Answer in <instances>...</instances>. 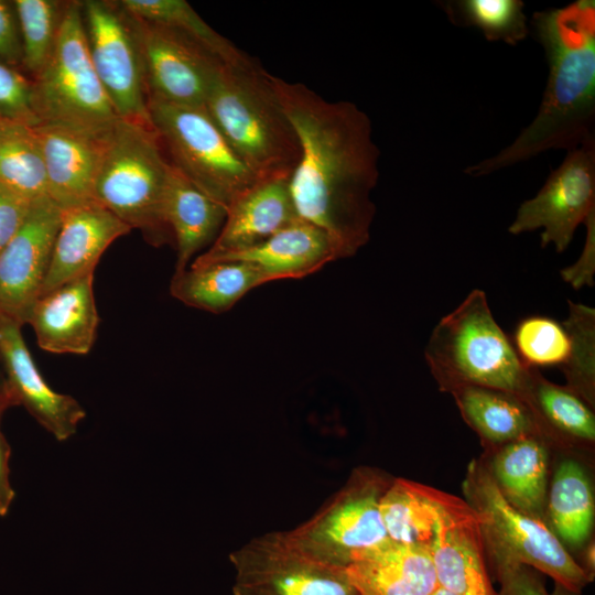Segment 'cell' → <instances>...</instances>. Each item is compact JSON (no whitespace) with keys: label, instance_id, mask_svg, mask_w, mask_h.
Instances as JSON below:
<instances>
[{"label":"cell","instance_id":"obj_41","mask_svg":"<svg viewBox=\"0 0 595 595\" xmlns=\"http://www.w3.org/2000/svg\"><path fill=\"white\" fill-rule=\"evenodd\" d=\"M11 404H15L7 388L0 390V418ZM10 446L0 430V516H6L14 498V490L9 480Z\"/></svg>","mask_w":595,"mask_h":595},{"label":"cell","instance_id":"obj_15","mask_svg":"<svg viewBox=\"0 0 595 595\" xmlns=\"http://www.w3.org/2000/svg\"><path fill=\"white\" fill-rule=\"evenodd\" d=\"M429 548L439 587L455 595H497L485 564L480 519L465 499L444 494Z\"/></svg>","mask_w":595,"mask_h":595},{"label":"cell","instance_id":"obj_30","mask_svg":"<svg viewBox=\"0 0 595 595\" xmlns=\"http://www.w3.org/2000/svg\"><path fill=\"white\" fill-rule=\"evenodd\" d=\"M0 183L29 201L47 195L44 163L33 126L0 118Z\"/></svg>","mask_w":595,"mask_h":595},{"label":"cell","instance_id":"obj_7","mask_svg":"<svg viewBox=\"0 0 595 595\" xmlns=\"http://www.w3.org/2000/svg\"><path fill=\"white\" fill-rule=\"evenodd\" d=\"M463 491L479 516L484 549L495 571L527 565L577 593L591 582L545 522L506 501L482 462L472 461L468 465Z\"/></svg>","mask_w":595,"mask_h":595},{"label":"cell","instance_id":"obj_8","mask_svg":"<svg viewBox=\"0 0 595 595\" xmlns=\"http://www.w3.org/2000/svg\"><path fill=\"white\" fill-rule=\"evenodd\" d=\"M150 120L170 164L226 208L259 178L203 107L149 100Z\"/></svg>","mask_w":595,"mask_h":595},{"label":"cell","instance_id":"obj_39","mask_svg":"<svg viewBox=\"0 0 595 595\" xmlns=\"http://www.w3.org/2000/svg\"><path fill=\"white\" fill-rule=\"evenodd\" d=\"M32 202L0 183V252L24 223Z\"/></svg>","mask_w":595,"mask_h":595},{"label":"cell","instance_id":"obj_31","mask_svg":"<svg viewBox=\"0 0 595 595\" xmlns=\"http://www.w3.org/2000/svg\"><path fill=\"white\" fill-rule=\"evenodd\" d=\"M119 3L138 20L182 32L226 64L238 63L248 56L215 31L184 0H121Z\"/></svg>","mask_w":595,"mask_h":595},{"label":"cell","instance_id":"obj_23","mask_svg":"<svg viewBox=\"0 0 595 595\" xmlns=\"http://www.w3.org/2000/svg\"><path fill=\"white\" fill-rule=\"evenodd\" d=\"M500 446L487 466L499 493L517 510L544 522L549 466L540 434Z\"/></svg>","mask_w":595,"mask_h":595},{"label":"cell","instance_id":"obj_27","mask_svg":"<svg viewBox=\"0 0 595 595\" xmlns=\"http://www.w3.org/2000/svg\"><path fill=\"white\" fill-rule=\"evenodd\" d=\"M594 518V491L585 469L574 459H564L548 491L545 524L566 549H578L588 540Z\"/></svg>","mask_w":595,"mask_h":595},{"label":"cell","instance_id":"obj_17","mask_svg":"<svg viewBox=\"0 0 595 595\" xmlns=\"http://www.w3.org/2000/svg\"><path fill=\"white\" fill-rule=\"evenodd\" d=\"M21 324L4 317L0 324V356L7 371L4 387L15 404H23L58 441L69 439L85 418L71 396L54 391L43 379L21 334Z\"/></svg>","mask_w":595,"mask_h":595},{"label":"cell","instance_id":"obj_22","mask_svg":"<svg viewBox=\"0 0 595 595\" xmlns=\"http://www.w3.org/2000/svg\"><path fill=\"white\" fill-rule=\"evenodd\" d=\"M343 258L338 245L325 230L298 219L263 242L224 260L250 262L275 281L301 279Z\"/></svg>","mask_w":595,"mask_h":595},{"label":"cell","instance_id":"obj_29","mask_svg":"<svg viewBox=\"0 0 595 595\" xmlns=\"http://www.w3.org/2000/svg\"><path fill=\"white\" fill-rule=\"evenodd\" d=\"M521 399L533 413L540 431L543 426L584 442L595 440V416L588 404L567 387L544 379L530 367Z\"/></svg>","mask_w":595,"mask_h":595},{"label":"cell","instance_id":"obj_42","mask_svg":"<svg viewBox=\"0 0 595 595\" xmlns=\"http://www.w3.org/2000/svg\"><path fill=\"white\" fill-rule=\"evenodd\" d=\"M550 595H581V593L574 592L560 583L554 582V587Z\"/></svg>","mask_w":595,"mask_h":595},{"label":"cell","instance_id":"obj_26","mask_svg":"<svg viewBox=\"0 0 595 595\" xmlns=\"http://www.w3.org/2000/svg\"><path fill=\"white\" fill-rule=\"evenodd\" d=\"M451 392L465 421L491 444L541 433L530 408L516 394L479 386H459Z\"/></svg>","mask_w":595,"mask_h":595},{"label":"cell","instance_id":"obj_4","mask_svg":"<svg viewBox=\"0 0 595 595\" xmlns=\"http://www.w3.org/2000/svg\"><path fill=\"white\" fill-rule=\"evenodd\" d=\"M440 387L479 386L522 397L530 367L496 322L486 294L475 289L434 327L424 350Z\"/></svg>","mask_w":595,"mask_h":595},{"label":"cell","instance_id":"obj_9","mask_svg":"<svg viewBox=\"0 0 595 595\" xmlns=\"http://www.w3.org/2000/svg\"><path fill=\"white\" fill-rule=\"evenodd\" d=\"M391 479L377 468H355L331 499L286 534L311 558L346 569L360 553L389 539L379 501Z\"/></svg>","mask_w":595,"mask_h":595},{"label":"cell","instance_id":"obj_6","mask_svg":"<svg viewBox=\"0 0 595 595\" xmlns=\"http://www.w3.org/2000/svg\"><path fill=\"white\" fill-rule=\"evenodd\" d=\"M31 79L40 123L101 138L119 119L89 57L80 1L66 3L53 51Z\"/></svg>","mask_w":595,"mask_h":595},{"label":"cell","instance_id":"obj_44","mask_svg":"<svg viewBox=\"0 0 595 595\" xmlns=\"http://www.w3.org/2000/svg\"><path fill=\"white\" fill-rule=\"evenodd\" d=\"M4 317H7V316H4L3 314L0 313V324H1V322H2V320H3Z\"/></svg>","mask_w":595,"mask_h":595},{"label":"cell","instance_id":"obj_38","mask_svg":"<svg viewBox=\"0 0 595 595\" xmlns=\"http://www.w3.org/2000/svg\"><path fill=\"white\" fill-rule=\"evenodd\" d=\"M22 41L12 2L0 0V62L15 69L22 67Z\"/></svg>","mask_w":595,"mask_h":595},{"label":"cell","instance_id":"obj_11","mask_svg":"<svg viewBox=\"0 0 595 595\" xmlns=\"http://www.w3.org/2000/svg\"><path fill=\"white\" fill-rule=\"evenodd\" d=\"M229 559L234 595H358L346 569L305 554L286 531L255 537Z\"/></svg>","mask_w":595,"mask_h":595},{"label":"cell","instance_id":"obj_2","mask_svg":"<svg viewBox=\"0 0 595 595\" xmlns=\"http://www.w3.org/2000/svg\"><path fill=\"white\" fill-rule=\"evenodd\" d=\"M532 26L549 65L538 113L511 144L469 165L467 175L485 176L549 150L569 151L594 137L595 1L536 12Z\"/></svg>","mask_w":595,"mask_h":595},{"label":"cell","instance_id":"obj_35","mask_svg":"<svg viewBox=\"0 0 595 595\" xmlns=\"http://www.w3.org/2000/svg\"><path fill=\"white\" fill-rule=\"evenodd\" d=\"M512 345L529 367L563 366L570 353V337L563 326L545 316H529L515 329Z\"/></svg>","mask_w":595,"mask_h":595},{"label":"cell","instance_id":"obj_43","mask_svg":"<svg viewBox=\"0 0 595 595\" xmlns=\"http://www.w3.org/2000/svg\"><path fill=\"white\" fill-rule=\"evenodd\" d=\"M432 595H455L442 587H437L436 591Z\"/></svg>","mask_w":595,"mask_h":595},{"label":"cell","instance_id":"obj_10","mask_svg":"<svg viewBox=\"0 0 595 595\" xmlns=\"http://www.w3.org/2000/svg\"><path fill=\"white\" fill-rule=\"evenodd\" d=\"M93 67L117 115L152 127L136 20L119 1H80Z\"/></svg>","mask_w":595,"mask_h":595},{"label":"cell","instance_id":"obj_20","mask_svg":"<svg viewBox=\"0 0 595 595\" xmlns=\"http://www.w3.org/2000/svg\"><path fill=\"white\" fill-rule=\"evenodd\" d=\"M44 163L47 196L61 210L94 201L101 138L65 127L33 126Z\"/></svg>","mask_w":595,"mask_h":595},{"label":"cell","instance_id":"obj_19","mask_svg":"<svg viewBox=\"0 0 595 595\" xmlns=\"http://www.w3.org/2000/svg\"><path fill=\"white\" fill-rule=\"evenodd\" d=\"M130 230L127 224L95 201L62 210L60 229L40 296L94 272L105 250Z\"/></svg>","mask_w":595,"mask_h":595},{"label":"cell","instance_id":"obj_3","mask_svg":"<svg viewBox=\"0 0 595 595\" xmlns=\"http://www.w3.org/2000/svg\"><path fill=\"white\" fill-rule=\"evenodd\" d=\"M231 149L259 178H290L301 158L298 133L269 74L253 58L226 64L204 106Z\"/></svg>","mask_w":595,"mask_h":595},{"label":"cell","instance_id":"obj_21","mask_svg":"<svg viewBox=\"0 0 595 595\" xmlns=\"http://www.w3.org/2000/svg\"><path fill=\"white\" fill-rule=\"evenodd\" d=\"M346 572L358 595H432L439 587L430 548L390 539L360 553Z\"/></svg>","mask_w":595,"mask_h":595},{"label":"cell","instance_id":"obj_24","mask_svg":"<svg viewBox=\"0 0 595 595\" xmlns=\"http://www.w3.org/2000/svg\"><path fill=\"white\" fill-rule=\"evenodd\" d=\"M226 215L224 205L202 192L171 165L164 219L177 252L175 272L185 270L195 253L214 242Z\"/></svg>","mask_w":595,"mask_h":595},{"label":"cell","instance_id":"obj_28","mask_svg":"<svg viewBox=\"0 0 595 595\" xmlns=\"http://www.w3.org/2000/svg\"><path fill=\"white\" fill-rule=\"evenodd\" d=\"M444 491L405 478H392L379 501L390 540L430 547Z\"/></svg>","mask_w":595,"mask_h":595},{"label":"cell","instance_id":"obj_12","mask_svg":"<svg viewBox=\"0 0 595 595\" xmlns=\"http://www.w3.org/2000/svg\"><path fill=\"white\" fill-rule=\"evenodd\" d=\"M595 213V138L569 150L543 186L518 208L508 231L520 235L542 228L541 246L552 244L560 253L576 228Z\"/></svg>","mask_w":595,"mask_h":595},{"label":"cell","instance_id":"obj_32","mask_svg":"<svg viewBox=\"0 0 595 595\" xmlns=\"http://www.w3.org/2000/svg\"><path fill=\"white\" fill-rule=\"evenodd\" d=\"M440 6L453 24L476 28L490 42L517 45L529 33L521 0H451Z\"/></svg>","mask_w":595,"mask_h":595},{"label":"cell","instance_id":"obj_14","mask_svg":"<svg viewBox=\"0 0 595 595\" xmlns=\"http://www.w3.org/2000/svg\"><path fill=\"white\" fill-rule=\"evenodd\" d=\"M62 210L47 196L34 199L29 214L0 252V313L23 325L39 299L51 263Z\"/></svg>","mask_w":595,"mask_h":595},{"label":"cell","instance_id":"obj_37","mask_svg":"<svg viewBox=\"0 0 595 595\" xmlns=\"http://www.w3.org/2000/svg\"><path fill=\"white\" fill-rule=\"evenodd\" d=\"M500 584L497 595H550L542 578L530 566L511 565L496 570Z\"/></svg>","mask_w":595,"mask_h":595},{"label":"cell","instance_id":"obj_25","mask_svg":"<svg viewBox=\"0 0 595 595\" xmlns=\"http://www.w3.org/2000/svg\"><path fill=\"white\" fill-rule=\"evenodd\" d=\"M267 282H271L270 278L257 266L242 260H224L175 272L170 291L188 306L220 314Z\"/></svg>","mask_w":595,"mask_h":595},{"label":"cell","instance_id":"obj_33","mask_svg":"<svg viewBox=\"0 0 595 595\" xmlns=\"http://www.w3.org/2000/svg\"><path fill=\"white\" fill-rule=\"evenodd\" d=\"M12 3L22 41V68L32 78L43 68L53 51L67 2L14 0Z\"/></svg>","mask_w":595,"mask_h":595},{"label":"cell","instance_id":"obj_5","mask_svg":"<svg viewBox=\"0 0 595 595\" xmlns=\"http://www.w3.org/2000/svg\"><path fill=\"white\" fill-rule=\"evenodd\" d=\"M171 164L153 127L119 118L101 139L94 201L152 245L169 242L164 198Z\"/></svg>","mask_w":595,"mask_h":595},{"label":"cell","instance_id":"obj_36","mask_svg":"<svg viewBox=\"0 0 595 595\" xmlns=\"http://www.w3.org/2000/svg\"><path fill=\"white\" fill-rule=\"evenodd\" d=\"M0 118L37 126L33 107L32 79L20 69L0 62Z\"/></svg>","mask_w":595,"mask_h":595},{"label":"cell","instance_id":"obj_16","mask_svg":"<svg viewBox=\"0 0 595 595\" xmlns=\"http://www.w3.org/2000/svg\"><path fill=\"white\" fill-rule=\"evenodd\" d=\"M298 219L289 178H261L227 207L213 245L191 266L220 261L250 249Z\"/></svg>","mask_w":595,"mask_h":595},{"label":"cell","instance_id":"obj_18","mask_svg":"<svg viewBox=\"0 0 595 595\" xmlns=\"http://www.w3.org/2000/svg\"><path fill=\"white\" fill-rule=\"evenodd\" d=\"M28 323L39 346L53 354L85 355L97 335L99 315L94 295V272L41 295Z\"/></svg>","mask_w":595,"mask_h":595},{"label":"cell","instance_id":"obj_40","mask_svg":"<svg viewBox=\"0 0 595 595\" xmlns=\"http://www.w3.org/2000/svg\"><path fill=\"white\" fill-rule=\"evenodd\" d=\"M586 239L583 251L576 262L561 270L562 279L578 290L594 285L595 273V213L584 223Z\"/></svg>","mask_w":595,"mask_h":595},{"label":"cell","instance_id":"obj_13","mask_svg":"<svg viewBox=\"0 0 595 595\" xmlns=\"http://www.w3.org/2000/svg\"><path fill=\"white\" fill-rule=\"evenodd\" d=\"M134 20L149 100L204 108L226 63L180 31Z\"/></svg>","mask_w":595,"mask_h":595},{"label":"cell","instance_id":"obj_1","mask_svg":"<svg viewBox=\"0 0 595 595\" xmlns=\"http://www.w3.org/2000/svg\"><path fill=\"white\" fill-rule=\"evenodd\" d=\"M279 100L301 143L289 178L300 219L325 230L344 258L370 238L380 151L371 121L354 102L329 101L301 83L272 75Z\"/></svg>","mask_w":595,"mask_h":595},{"label":"cell","instance_id":"obj_34","mask_svg":"<svg viewBox=\"0 0 595 595\" xmlns=\"http://www.w3.org/2000/svg\"><path fill=\"white\" fill-rule=\"evenodd\" d=\"M570 337V353L561 366L567 388L587 404L594 403L595 385V311L569 301V316L562 323Z\"/></svg>","mask_w":595,"mask_h":595}]
</instances>
